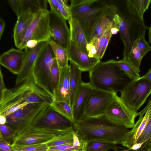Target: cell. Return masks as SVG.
Wrapping results in <instances>:
<instances>
[{"mask_svg": "<svg viewBox=\"0 0 151 151\" xmlns=\"http://www.w3.org/2000/svg\"><path fill=\"white\" fill-rule=\"evenodd\" d=\"M137 115L139 116L138 120L132 129L126 135L121 144L128 149L136 143L151 116V98L144 108L137 112Z\"/></svg>", "mask_w": 151, "mask_h": 151, "instance_id": "9a60e30c", "label": "cell"}, {"mask_svg": "<svg viewBox=\"0 0 151 151\" xmlns=\"http://www.w3.org/2000/svg\"><path fill=\"white\" fill-rule=\"evenodd\" d=\"M55 57L48 42L42 51L35 63L32 75L36 83L50 95L54 93L50 76V69Z\"/></svg>", "mask_w": 151, "mask_h": 151, "instance_id": "52a82bcc", "label": "cell"}, {"mask_svg": "<svg viewBox=\"0 0 151 151\" xmlns=\"http://www.w3.org/2000/svg\"><path fill=\"white\" fill-rule=\"evenodd\" d=\"M6 121V117L2 115H0V124H4Z\"/></svg>", "mask_w": 151, "mask_h": 151, "instance_id": "816d5d0a", "label": "cell"}, {"mask_svg": "<svg viewBox=\"0 0 151 151\" xmlns=\"http://www.w3.org/2000/svg\"><path fill=\"white\" fill-rule=\"evenodd\" d=\"M148 37L149 39V42L151 45V26L149 27L148 29Z\"/></svg>", "mask_w": 151, "mask_h": 151, "instance_id": "11a10c76", "label": "cell"}, {"mask_svg": "<svg viewBox=\"0 0 151 151\" xmlns=\"http://www.w3.org/2000/svg\"><path fill=\"white\" fill-rule=\"evenodd\" d=\"M142 144V143H136L133 145L131 148L128 150H138L140 148Z\"/></svg>", "mask_w": 151, "mask_h": 151, "instance_id": "f907efd6", "label": "cell"}, {"mask_svg": "<svg viewBox=\"0 0 151 151\" xmlns=\"http://www.w3.org/2000/svg\"><path fill=\"white\" fill-rule=\"evenodd\" d=\"M116 95V93L94 88L89 96L81 118L96 117L104 115Z\"/></svg>", "mask_w": 151, "mask_h": 151, "instance_id": "7c38bea8", "label": "cell"}, {"mask_svg": "<svg viewBox=\"0 0 151 151\" xmlns=\"http://www.w3.org/2000/svg\"><path fill=\"white\" fill-rule=\"evenodd\" d=\"M56 111L69 119L74 124L72 109L70 105L63 101H53L50 105Z\"/></svg>", "mask_w": 151, "mask_h": 151, "instance_id": "f1b7e54d", "label": "cell"}, {"mask_svg": "<svg viewBox=\"0 0 151 151\" xmlns=\"http://www.w3.org/2000/svg\"><path fill=\"white\" fill-rule=\"evenodd\" d=\"M69 67L70 105L72 109L83 82L82 71L71 61H70Z\"/></svg>", "mask_w": 151, "mask_h": 151, "instance_id": "7402d4cb", "label": "cell"}, {"mask_svg": "<svg viewBox=\"0 0 151 151\" xmlns=\"http://www.w3.org/2000/svg\"><path fill=\"white\" fill-rule=\"evenodd\" d=\"M0 149L13 150L11 144L0 138Z\"/></svg>", "mask_w": 151, "mask_h": 151, "instance_id": "ee69618b", "label": "cell"}, {"mask_svg": "<svg viewBox=\"0 0 151 151\" xmlns=\"http://www.w3.org/2000/svg\"><path fill=\"white\" fill-rule=\"evenodd\" d=\"M118 32L119 30L116 27H113L111 29V32L112 35H116Z\"/></svg>", "mask_w": 151, "mask_h": 151, "instance_id": "f5cc1de1", "label": "cell"}, {"mask_svg": "<svg viewBox=\"0 0 151 151\" xmlns=\"http://www.w3.org/2000/svg\"><path fill=\"white\" fill-rule=\"evenodd\" d=\"M35 13L29 9L17 17L13 30V37L15 46L18 48L24 40Z\"/></svg>", "mask_w": 151, "mask_h": 151, "instance_id": "ffe728a7", "label": "cell"}, {"mask_svg": "<svg viewBox=\"0 0 151 151\" xmlns=\"http://www.w3.org/2000/svg\"><path fill=\"white\" fill-rule=\"evenodd\" d=\"M78 151V150H72V151Z\"/></svg>", "mask_w": 151, "mask_h": 151, "instance_id": "91938a15", "label": "cell"}, {"mask_svg": "<svg viewBox=\"0 0 151 151\" xmlns=\"http://www.w3.org/2000/svg\"><path fill=\"white\" fill-rule=\"evenodd\" d=\"M116 61L100 62L89 72V82L94 88L117 93L132 81Z\"/></svg>", "mask_w": 151, "mask_h": 151, "instance_id": "277c9868", "label": "cell"}, {"mask_svg": "<svg viewBox=\"0 0 151 151\" xmlns=\"http://www.w3.org/2000/svg\"><path fill=\"white\" fill-rule=\"evenodd\" d=\"M0 151H13V150H4L2 149H0Z\"/></svg>", "mask_w": 151, "mask_h": 151, "instance_id": "9f6ffc18", "label": "cell"}, {"mask_svg": "<svg viewBox=\"0 0 151 151\" xmlns=\"http://www.w3.org/2000/svg\"><path fill=\"white\" fill-rule=\"evenodd\" d=\"M13 151H46L48 147L45 143L12 147Z\"/></svg>", "mask_w": 151, "mask_h": 151, "instance_id": "d590c367", "label": "cell"}, {"mask_svg": "<svg viewBox=\"0 0 151 151\" xmlns=\"http://www.w3.org/2000/svg\"><path fill=\"white\" fill-rule=\"evenodd\" d=\"M119 97L129 108L137 112L151 93V83L144 78L132 81L120 92Z\"/></svg>", "mask_w": 151, "mask_h": 151, "instance_id": "ba28073f", "label": "cell"}, {"mask_svg": "<svg viewBox=\"0 0 151 151\" xmlns=\"http://www.w3.org/2000/svg\"><path fill=\"white\" fill-rule=\"evenodd\" d=\"M139 78L146 79L151 83V68L148 70L147 73L145 75L140 77Z\"/></svg>", "mask_w": 151, "mask_h": 151, "instance_id": "c3c4849f", "label": "cell"}, {"mask_svg": "<svg viewBox=\"0 0 151 151\" xmlns=\"http://www.w3.org/2000/svg\"><path fill=\"white\" fill-rule=\"evenodd\" d=\"M116 62L119 67L132 81L137 80L140 78L139 72L130 64L127 59L123 58L116 60Z\"/></svg>", "mask_w": 151, "mask_h": 151, "instance_id": "83f0119b", "label": "cell"}, {"mask_svg": "<svg viewBox=\"0 0 151 151\" xmlns=\"http://www.w3.org/2000/svg\"><path fill=\"white\" fill-rule=\"evenodd\" d=\"M67 51L68 60L75 64L82 71L89 72L101 62L100 60L96 58H89L88 54L80 50L71 39Z\"/></svg>", "mask_w": 151, "mask_h": 151, "instance_id": "2e32d148", "label": "cell"}, {"mask_svg": "<svg viewBox=\"0 0 151 151\" xmlns=\"http://www.w3.org/2000/svg\"><path fill=\"white\" fill-rule=\"evenodd\" d=\"M50 105L28 104L6 116L5 124L17 134L29 127L40 112Z\"/></svg>", "mask_w": 151, "mask_h": 151, "instance_id": "9c48e42d", "label": "cell"}, {"mask_svg": "<svg viewBox=\"0 0 151 151\" xmlns=\"http://www.w3.org/2000/svg\"><path fill=\"white\" fill-rule=\"evenodd\" d=\"M130 1L140 19L144 21L143 15L145 12L149 8L151 0H130Z\"/></svg>", "mask_w": 151, "mask_h": 151, "instance_id": "d6a6232c", "label": "cell"}, {"mask_svg": "<svg viewBox=\"0 0 151 151\" xmlns=\"http://www.w3.org/2000/svg\"><path fill=\"white\" fill-rule=\"evenodd\" d=\"M93 45L91 43H88L86 46V49L87 51L88 52L90 50Z\"/></svg>", "mask_w": 151, "mask_h": 151, "instance_id": "db71d44e", "label": "cell"}, {"mask_svg": "<svg viewBox=\"0 0 151 151\" xmlns=\"http://www.w3.org/2000/svg\"><path fill=\"white\" fill-rule=\"evenodd\" d=\"M5 23L4 19L2 18H0V39L1 40L3 34L5 27Z\"/></svg>", "mask_w": 151, "mask_h": 151, "instance_id": "681fc988", "label": "cell"}, {"mask_svg": "<svg viewBox=\"0 0 151 151\" xmlns=\"http://www.w3.org/2000/svg\"><path fill=\"white\" fill-rule=\"evenodd\" d=\"M136 40L137 47L143 57L151 50V47L146 41L144 36L140 37Z\"/></svg>", "mask_w": 151, "mask_h": 151, "instance_id": "ab89813d", "label": "cell"}, {"mask_svg": "<svg viewBox=\"0 0 151 151\" xmlns=\"http://www.w3.org/2000/svg\"><path fill=\"white\" fill-rule=\"evenodd\" d=\"M110 1L89 0L79 6H70L72 17L78 21L88 43L94 24L103 12L113 4Z\"/></svg>", "mask_w": 151, "mask_h": 151, "instance_id": "5b68a950", "label": "cell"}, {"mask_svg": "<svg viewBox=\"0 0 151 151\" xmlns=\"http://www.w3.org/2000/svg\"><path fill=\"white\" fill-rule=\"evenodd\" d=\"M126 151H139L138 150H127Z\"/></svg>", "mask_w": 151, "mask_h": 151, "instance_id": "6f0895ef", "label": "cell"}, {"mask_svg": "<svg viewBox=\"0 0 151 151\" xmlns=\"http://www.w3.org/2000/svg\"><path fill=\"white\" fill-rule=\"evenodd\" d=\"M48 42H40L34 48L24 50L25 55L22 70L17 76L16 85L27 79L32 74L33 68L37 58Z\"/></svg>", "mask_w": 151, "mask_h": 151, "instance_id": "e0dca14e", "label": "cell"}, {"mask_svg": "<svg viewBox=\"0 0 151 151\" xmlns=\"http://www.w3.org/2000/svg\"><path fill=\"white\" fill-rule=\"evenodd\" d=\"M19 2L20 15L29 9L34 13L41 9L38 0H19Z\"/></svg>", "mask_w": 151, "mask_h": 151, "instance_id": "836d02e7", "label": "cell"}, {"mask_svg": "<svg viewBox=\"0 0 151 151\" xmlns=\"http://www.w3.org/2000/svg\"><path fill=\"white\" fill-rule=\"evenodd\" d=\"M137 112L128 107L116 95L104 115L112 124L128 129L132 128L134 126V120L137 116Z\"/></svg>", "mask_w": 151, "mask_h": 151, "instance_id": "8fae6325", "label": "cell"}, {"mask_svg": "<svg viewBox=\"0 0 151 151\" xmlns=\"http://www.w3.org/2000/svg\"><path fill=\"white\" fill-rule=\"evenodd\" d=\"M136 143H142L140 148L138 150L139 151H147L151 148V116Z\"/></svg>", "mask_w": 151, "mask_h": 151, "instance_id": "4316f807", "label": "cell"}, {"mask_svg": "<svg viewBox=\"0 0 151 151\" xmlns=\"http://www.w3.org/2000/svg\"><path fill=\"white\" fill-rule=\"evenodd\" d=\"M46 151H48V150H46Z\"/></svg>", "mask_w": 151, "mask_h": 151, "instance_id": "94428289", "label": "cell"}, {"mask_svg": "<svg viewBox=\"0 0 151 151\" xmlns=\"http://www.w3.org/2000/svg\"><path fill=\"white\" fill-rule=\"evenodd\" d=\"M117 11L116 6L112 4L103 12L94 24L88 43L93 38H99L108 29L116 27L113 19Z\"/></svg>", "mask_w": 151, "mask_h": 151, "instance_id": "ac0fdd59", "label": "cell"}, {"mask_svg": "<svg viewBox=\"0 0 151 151\" xmlns=\"http://www.w3.org/2000/svg\"><path fill=\"white\" fill-rule=\"evenodd\" d=\"M52 97L35 83L32 74L13 88H6L0 96V115L6 116L31 104L50 105Z\"/></svg>", "mask_w": 151, "mask_h": 151, "instance_id": "6da1fadb", "label": "cell"}, {"mask_svg": "<svg viewBox=\"0 0 151 151\" xmlns=\"http://www.w3.org/2000/svg\"><path fill=\"white\" fill-rule=\"evenodd\" d=\"M38 43V42L34 40H28L26 44V48L32 49L35 47ZM24 49V50H25Z\"/></svg>", "mask_w": 151, "mask_h": 151, "instance_id": "bcb514c9", "label": "cell"}, {"mask_svg": "<svg viewBox=\"0 0 151 151\" xmlns=\"http://www.w3.org/2000/svg\"><path fill=\"white\" fill-rule=\"evenodd\" d=\"M30 126L48 131L57 135L74 131L72 122L50 105L40 112Z\"/></svg>", "mask_w": 151, "mask_h": 151, "instance_id": "8992f818", "label": "cell"}, {"mask_svg": "<svg viewBox=\"0 0 151 151\" xmlns=\"http://www.w3.org/2000/svg\"><path fill=\"white\" fill-rule=\"evenodd\" d=\"M0 138L10 144L17 134V132L12 130L5 124H0Z\"/></svg>", "mask_w": 151, "mask_h": 151, "instance_id": "74e56055", "label": "cell"}, {"mask_svg": "<svg viewBox=\"0 0 151 151\" xmlns=\"http://www.w3.org/2000/svg\"><path fill=\"white\" fill-rule=\"evenodd\" d=\"M147 151H151V148L148 150Z\"/></svg>", "mask_w": 151, "mask_h": 151, "instance_id": "680465c9", "label": "cell"}, {"mask_svg": "<svg viewBox=\"0 0 151 151\" xmlns=\"http://www.w3.org/2000/svg\"><path fill=\"white\" fill-rule=\"evenodd\" d=\"M8 3L17 17L20 15L19 0H9Z\"/></svg>", "mask_w": 151, "mask_h": 151, "instance_id": "60d3db41", "label": "cell"}, {"mask_svg": "<svg viewBox=\"0 0 151 151\" xmlns=\"http://www.w3.org/2000/svg\"><path fill=\"white\" fill-rule=\"evenodd\" d=\"M50 76L54 96L58 90L60 76V68L55 58L51 67Z\"/></svg>", "mask_w": 151, "mask_h": 151, "instance_id": "1f68e13d", "label": "cell"}, {"mask_svg": "<svg viewBox=\"0 0 151 151\" xmlns=\"http://www.w3.org/2000/svg\"><path fill=\"white\" fill-rule=\"evenodd\" d=\"M86 146H79L73 144H66L58 145L48 148L49 151H70L78 150L85 151Z\"/></svg>", "mask_w": 151, "mask_h": 151, "instance_id": "f35d334b", "label": "cell"}, {"mask_svg": "<svg viewBox=\"0 0 151 151\" xmlns=\"http://www.w3.org/2000/svg\"><path fill=\"white\" fill-rule=\"evenodd\" d=\"M59 12L60 15L68 22L72 18L70 6L67 4L68 0H57Z\"/></svg>", "mask_w": 151, "mask_h": 151, "instance_id": "8d00e7d4", "label": "cell"}, {"mask_svg": "<svg viewBox=\"0 0 151 151\" xmlns=\"http://www.w3.org/2000/svg\"><path fill=\"white\" fill-rule=\"evenodd\" d=\"M69 65L60 68V76L58 90L52 98L55 101H63L70 105Z\"/></svg>", "mask_w": 151, "mask_h": 151, "instance_id": "603a6c76", "label": "cell"}, {"mask_svg": "<svg viewBox=\"0 0 151 151\" xmlns=\"http://www.w3.org/2000/svg\"><path fill=\"white\" fill-rule=\"evenodd\" d=\"M49 12L47 10L40 9L35 13L24 40L18 48L25 49L27 42L29 40L49 42L51 40L49 25Z\"/></svg>", "mask_w": 151, "mask_h": 151, "instance_id": "30bf717a", "label": "cell"}, {"mask_svg": "<svg viewBox=\"0 0 151 151\" xmlns=\"http://www.w3.org/2000/svg\"><path fill=\"white\" fill-rule=\"evenodd\" d=\"M66 20L60 15L50 10L49 25L51 40L67 50L70 42V32Z\"/></svg>", "mask_w": 151, "mask_h": 151, "instance_id": "4fadbf2b", "label": "cell"}, {"mask_svg": "<svg viewBox=\"0 0 151 151\" xmlns=\"http://www.w3.org/2000/svg\"><path fill=\"white\" fill-rule=\"evenodd\" d=\"M25 55V51L13 48L0 55V63L11 72L18 75L22 68Z\"/></svg>", "mask_w": 151, "mask_h": 151, "instance_id": "d6986e66", "label": "cell"}, {"mask_svg": "<svg viewBox=\"0 0 151 151\" xmlns=\"http://www.w3.org/2000/svg\"><path fill=\"white\" fill-rule=\"evenodd\" d=\"M70 25L71 38L83 52L88 54L86 46L88 43L83 30L78 20L72 17L68 22Z\"/></svg>", "mask_w": 151, "mask_h": 151, "instance_id": "cb8c5ba5", "label": "cell"}, {"mask_svg": "<svg viewBox=\"0 0 151 151\" xmlns=\"http://www.w3.org/2000/svg\"><path fill=\"white\" fill-rule=\"evenodd\" d=\"M49 43L52 47L55 58L60 68L68 65V56L67 50L64 49L52 40Z\"/></svg>", "mask_w": 151, "mask_h": 151, "instance_id": "d4e9b609", "label": "cell"}, {"mask_svg": "<svg viewBox=\"0 0 151 151\" xmlns=\"http://www.w3.org/2000/svg\"><path fill=\"white\" fill-rule=\"evenodd\" d=\"M41 9L47 10V0H38Z\"/></svg>", "mask_w": 151, "mask_h": 151, "instance_id": "7dc6e473", "label": "cell"}, {"mask_svg": "<svg viewBox=\"0 0 151 151\" xmlns=\"http://www.w3.org/2000/svg\"><path fill=\"white\" fill-rule=\"evenodd\" d=\"M110 28L105 32L99 38L92 39L89 43H91L96 47L97 52L95 57L99 59L100 54L105 40L111 32Z\"/></svg>", "mask_w": 151, "mask_h": 151, "instance_id": "e575fe53", "label": "cell"}, {"mask_svg": "<svg viewBox=\"0 0 151 151\" xmlns=\"http://www.w3.org/2000/svg\"><path fill=\"white\" fill-rule=\"evenodd\" d=\"M57 135L51 132L29 126L17 133L11 146L46 143Z\"/></svg>", "mask_w": 151, "mask_h": 151, "instance_id": "5bb4252c", "label": "cell"}, {"mask_svg": "<svg viewBox=\"0 0 151 151\" xmlns=\"http://www.w3.org/2000/svg\"><path fill=\"white\" fill-rule=\"evenodd\" d=\"M94 88L90 82H83L72 108L75 123L83 117L89 96Z\"/></svg>", "mask_w": 151, "mask_h": 151, "instance_id": "44dd1931", "label": "cell"}, {"mask_svg": "<svg viewBox=\"0 0 151 151\" xmlns=\"http://www.w3.org/2000/svg\"><path fill=\"white\" fill-rule=\"evenodd\" d=\"M122 1L119 7L116 6L117 13L113 20L124 46L123 58L127 59L134 42L140 37H145L149 27L139 17L130 0Z\"/></svg>", "mask_w": 151, "mask_h": 151, "instance_id": "3957f363", "label": "cell"}, {"mask_svg": "<svg viewBox=\"0 0 151 151\" xmlns=\"http://www.w3.org/2000/svg\"><path fill=\"white\" fill-rule=\"evenodd\" d=\"M74 129L79 138L87 142L101 141L113 142L116 145L121 144L130 131L124 127L112 124L105 115L82 118L74 124Z\"/></svg>", "mask_w": 151, "mask_h": 151, "instance_id": "7a4b0ae2", "label": "cell"}, {"mask_svg": "<svg viewBox=\"0 0 151 151\" xmlns=\"http://www.w3.org/2000/svg\"><path fill=\"white\" fill-rule=\"evenodd\" d=\"M47 1L50 7V10L60 15L59 12L57 0H47Z\"/></svg>", "mask_w": 151, "mask_h": 151, "instance_id": "7bdbcfd3", "label": "cell"}, {"mask_svg": "<svg viewBox=\"0 0 151 151\" xmlns=\"http://www.w3.org/2000/svg\"><path fill=\"white\" fill-rule=\"evenodd\" d=\"M5 85L2 73L1 68L0 69V96L2 93L3 91L6 88Z\"/></svg>", "mask_w": 151, "mask_h": 151, "instance_id": "f6af8a7d", "label": "cell"}, {"mask_svg": "<svg viewBox=\"0 0 151 151\" xmlns=\"http://www.w3.org/2000/svg\"><path fill=\"white\" fill-rule=\"evenodd\" d=\"M143 58L137 47L136 40L132 45L127 59L130 64L139 72H140V66Z\"/></svg>", "mask_w": 151, "mask_h": 151, "instance_id": "4dcf8cb0", "label": "cell"}, {"mask_svg": "<svg viewBox=\"0 0 151 151\" xmlns=\"http://www.w3.org/2000/svg\"><path fill=\"white\" fill-rule=\"evenodd\" d=\"M112 35V34L110 32L105 40L100 54L99 59H101L104 56Z\"/></svg>", "mask_w": 151, "mask_h": 151, "instance_id": "b9f144b4", "label": "cell"}, {"mask_svg": "<svg viewBox=\"0 0 151 151\" xmlns=\"http://www.w3.org/2000/svg\"><path fill=\"white\" fill-rule=\"evenodd\" d=\"M74 131L58 135L45 144L48 148L62 145L73 144L74 142L73 132Z\"/></svg>", "mask_w": 151, "mask_h": 151, "instance_id": "f546056e", "label": "cell"}, {"mask_svg": "<svg viewBox=\"0 0 151 151\" xmlns=\"http://www.w3.org/2000/svg\"><path fill=\"white\" fill-rule=\"evenodd\" d=\"M115 143L101 141H94L87 142L85 151H107L113 149L118 150V147Z\"/></svg>", "mask_w": 151, "mask_h": 151, "instance_id": "484cf974", "label": "cell"}]
</instances>
